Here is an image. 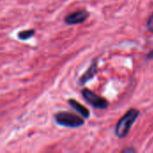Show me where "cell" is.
<instances>
[{"label":"cell","mask_w":153,"mask_h":153,"mask_svg":"<svg viewBox=\"0 0 153 153\" xmlns=\"http://www.w3.org/2000/svg\"><path fill=\"white\" fill-rule=\"evenodd\" d=\"M140 112L136 108H131L126 114H125L121 119L117 122L115 128V134L117 138L123 139L129 134L131 127L137 120Z\"/></svg>","instance_id":"6da1fadb"},{"label":"cell","mask_w":153,"mask_h":153,"mask_svg":"<svg viewBox=\"0 0 153 153\" xmlns=\"http://www.w3.org/2000/svg\"><path fill=\"white\" fill-rule=\"evenodd\" d=\"M55 119L58 125L70 128H77L83 126L84 124V120L82 118L79 117L78 116L73 113L65 111L56 113L55 115Z\"/></svg>","instance_id":"7a4b0ae2"},{"label":"cell","mask_w":153,"mask_h":153,"mask_svg":"<svg viewBox=\"0 0 153 153\" xmlns=\"http://www.w3.org/2000/svg\"><path fill=\"white\" fill-rule=\"evenodd\" d=\"M82 94L83 99L91 106H92L95 108L104 110V109H107L109 106V103L106 99H104L100 96H98L93 91H91L88 89H83L82 91Z\"/></svg>","instance_id":"3957f363"},{"label":"cell","mask_w":153,"mask_h":153,"mask_svg":"<svg viewBox=\"0 0 153 153\" xmlns=\"http://www.w3.org/2000/svg\"><path fill=\"white\" fill-rule=\"evenodd\" d=\"M89 15H90V13L88 11L79 10L77 12H74V13L67 15L65 19V22L68 25H74V24L82 23L88 19Z\"/></svg>","instance_id":"277c9868"},{"label":"cell","mask_w":153,"mask_h":153,"mask_svg":"<svg viewBox=\"0 0 153 153\" xmlns=\"http://www.w3.org/2000/svg\"><path fill=\"white\" fill-rule=\"evenodd\" d=\"M97 74V60H94L91 66L89 67V69L84 73V74L79 79V84L82 85V84H85L86 82H88L90 80H91L95 74Z\"/></svg>","instance_id":"5b68a950"},{"label":"cell","mask_w":153,"mask_h":153,"mask_svg":"<svg viewBox=\"0 0 153 153\" xmlns=\"http://www.w3.org/2000/svg\"><path fill=\"white\" fill-rule=\"evenodd\" d=\"M68 103H69V105L77 112V113H79L83 118H85V119H87V118H89V117H90V111L84 107V106H82V104H80L78 101H76L75 100H68Z\"/></svg>","instance_id":"8992f818"},{"label":"cell","mask_w":153,"mask_h":153,"mask_svg":"<svg viewBox=\"0 0 153 153\" xmlns=\"http://www.w3.org/2000/svg\"><path fill=\"white\" fill-rule=\"evenodd\" d=\"M35 33V30H23V31H21L18 33V38L20 39H22V40H25V39H28L30 38H31Z\"/></svg>","instance_id":"52a82bcc"},{"label":"cell","mask_w":153,"mask_h":153,"mask_svg":"<svg viewBox=\"0 0 153 153\" xmlns=\"http://www.w3.org/2000/svg\"><path fill=\"white\" fill-rule=\"evenodd\" d=\"M147 28L150 31H152L153 33V13L151 14V16L149 17L147 21Z\"/></svg>","instance_id":"ba28073f"},{"label":"cell","mask_w":153,"mask_h":153,"mask_svg":"<svg viewBox=\"0 0 153 153\" xmlns=\"http://www.w3.org/2000/svg\"><path fill=\"white\" fill-rule=\"evenodd\" d=\"M136 151L134 149V148H132V147H130V148H126V149H125V150H123L122 151V152H125V153H128V152H135Z\"/></svg>","instance_id":"9c48e42d"},{"label":"cell","mask_w":153,"mask_h":153,"mask_svg":"<svg viewBox=\"0 0 153 153\" xmlns=\"http://www.w3.org/2000/svg\"><path fill=\"white\" fill-rule=\"evenodd\" d=\"M147 59H149V60H153V49L152 50H151L149 53H148V55H147Z\"/></svg>","instance_id":"30bf717a"}]
</instances>
